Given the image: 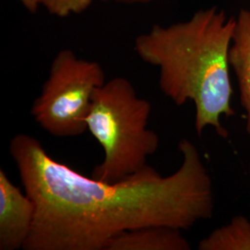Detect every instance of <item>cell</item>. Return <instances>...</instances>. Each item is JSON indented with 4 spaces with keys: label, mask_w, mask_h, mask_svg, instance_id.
Listing matches in <instances>:
<instances>
[{
    "label": "cell",
    "mask_w": 250,
    "mask_h": 250,
    "mask_svg": "<svg viewBox=\"0 0 250 250\" xmlns=\"http://www.w3.org/2000/svg\"><path fill=\"white\" fill-rule=\"evenodd\" d=\"M36 215L24 250H105L122 232L146 226L188 230L211 219V178L194 144L179 143L183 161L169 176L146 165L121 181L87 177L54 160L42 143L18 134L9 143Z\"/></svg>",
    "instance_id": "6da1fadb"
},
{
    "label": "cell",
    "mask_w": 250,
    "mask_h": 250,
    "mask_svg": "<svg viewBox=\"0 0 250 250\" xmlns=\"http://www.w3.org/2000/svg\"><path fill=\"white\" fill-rule=\"evenodd\" d=\"M234 26L235 18L210 7L184 21L155 24L134 40L139 58L159 69L162 93L177 106L193 101L199 136L208 126L227 136L221 118L235 114L229 72Z\"/></svg>",
    "instance_id": "7a4b0ae2"
},
{
    "label": "cell",
    "mask_w": 250,
    "mask_h": 250,
    "mask_svg": "<svg viewBox=\"0 0 250 250\" xmlns=\"http://www.w3.org/2000/svg\"><path fill=\"white\" fill-rule=\"evenodd\" d=\"M151 104L140 98L125 77L105 82L96 90L87 130L104 150L103 161L92 177L114 183L142 170L147 158L158 150L159 135L147 128Z\"/></svg>",
    "instance_id": "3957f363"
},
{
    "label": "cell",
    "mask_w": 250,
    "mask_h": 250,
    "mask_svg": "<svg viewBox=\"0 0 250 250\" xmlns=\"http://www.w3.org/2000/svg\"><path fill=\"white\" fill-rule=\"evenodd\" d=\"M105 82L99 62L78 58L71 49H62L54 58L31 114L42 129L55 137L82 135L87 130L93 96Z\"/></svg>",
    "instance_id": "277c9868"
},
{
    "label": "cell",
    "mask_w": 250,
    "mask_h": 250,
    "mask_svg": "<svg viewBox=\"0 0 250 250\" xmlns=\"http://www.w3.org/2000/svg\"><path fill=\"white\" fill-rule=\"evenodd\" d=\"M36 207L32 198L0 169V250H23L32 230Z\"/></svg>",
    "instance_id": "5b68a950"
},
{
    "label": "cell",
    "mask_w": 250,
    "mask_h": 250,
    "mask_svg": "<svg viewBox=\"0 0 250 250\" xmlns=\"http://www.w3.org/2000/svg\"><path fill=\"white\" fill-rule=\"evenodd\" d=\"M183 231L166 226H146L126 231L110 239L105 250H189Z\"/></svg>",
    "instance_id": "8992f818"
},
{
    "label": "cell",
    "mask_w": 250,
    "mask_h": 250,
    "mask_svg": "<svg viewBox=\"0 0 250 250\" xmlns=\"http://www.w3.org/2000/svg\"><path fill=\"white\" fill-rule=\"evenodd\" d=\"M229 63L237 79L240 102L246 111L247 132L250 136V9H240L235 18Z\"/></svg>",
    "instance_id": "52a82bcc"
},
{
    "label": "cell",
    "mask_w": 250,
    "mask_h": 250,
    "mask_svg": "<svg viewBox=\"0 0 250 250\" xmlns=\"http://www.w3.org/2000/svg\"><path fill=\"white\" fill-rule=\"evenodd\" d=\"M199 250H250V221L245 216L233 217L231 223L210 232L199 242Z\"/></svg>",
    "instance_id": "ba28073f"
},
{
    "label": "cell",
    "mask_w": 250,
    "mask_h": 250,
    "mask_svg": "<svg viewBox=\"0 0 250 250\" xmlns=\"http://www.w3.org/2000/svg\"><path fill=\"white\" fill-rule=\"evenodd\" d=\"M36 10L39 6L49 12L51 15L66 18L73 14L84 12L95 0H31Z\"/></svg>",
    "instance_id": "9c48e42d"
},
{
    "label": "cell",
    "mask_w": 250,
    "mask_h": 250,
    "mask_svg": "<svg viewBox=\"0 0 250 250\" xmlns=\"http://www.w3.org/2000/svg\"><path fill=\"white\" fill-rule=\"evenodd\" d=\"M105 2H116V3H123V4H146V3H151L161 0H100Z\"/></svg>",
    "instance_id": "30bf717a"
},
{
    "label": "cell",
    "mask_w": 250,
    "mask_h": 250,
    "mask_svg": "<svg viewBox=\"0 0 250 250\" xmlns=\"http://www.w3.org/2000/svg\"><path fill=\"white\" fill-rule=\"evenodd\" d=\"M18 1L19 2H21L29 11H31V12H36V9H35V7H34V5H33V3H32L31 0H18Z\"/></svg>",
    "instance_id": "8fae6325"
},
{
    "label": "cell",
    "mask_w": 250,
    "mask_h": 250,
    "mask_svg": "<svg viewBox=\"0 0 250 250\" xmlns=\"http://www.w3.org/2000/svg\"></svg>",
    "instance_id": "7c38bea8"
}]
</instances>
